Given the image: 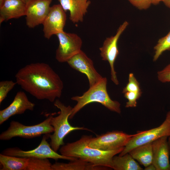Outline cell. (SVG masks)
<instances>
[{"instance_id":"obj_1","label":"cell","mask_w":170,"mask_h":170,"mask_svg":"<svg viewBox=\"0 0 170 170\" xmlns=\"http://www.w3.org/2000/svg\"><path fill=\"white\" fill-rule=\"evenodd\" d=\"M15 78L17 84L38 99L53 102L61 95L63 82L47 64L37 62L27 65L19 70Z\"/></svg>"},{"instance_id":"obj_2","label":"cell","mask_w":170,"mask_h":170,"mask_svg":"<svg viewBox=\"0 0 170 170\" xmlns=\"http://www.w3.org/2000/svg\"><path fill=\"white\" fill-rule=\"evenodd\" d=\"M92 137L91 135H84L76 141L62 145L59 150L60 154L83 159L95 166L112 169L113 157L120 153L124 147L110 151L92 148L88 145Z\"/></svg>"},{"instance_id":"obj_3","label":"cell","mask_w":170,"mask_h":170,"mask_svg":"<svg viewBox=\"0 0 170 170\" xmlns=\"http://www.w3.org/2000/svg\"><path fill=\"white\" fill-rule=\"evenodd\" d=\"M107 80L105 77L103 78L81 96H75L71 99L77 102L72 108V113L69 117L72 119L75 115L87 105L93 102L101 104L110 111L118 114L121 113V104L117 101L111 99L107 90Z\"/></svg>"},{"instance_id":"obj_4","label":"cell","mask_w":170,"mask_h":170,"mask_svg":"<svg viewBox=\"0 0 170 170\" xmlns=\"http://www.w3.org/2000/svg\"><path fill=\"white\" fill-rule=\"evenodd\" d=\"M54 105L60 111L58 116L53 117L52 116L50 123L54 128V133L48 134V135L50 139L49 144L51 147L57 152L60 146L64 145L65 137L71 132L76 130H91L84 127H74L70 125L68 119L72 111V108L71 106H65L58 99L54 101Z\"/></svg>"},{"instance_id":"obj_5","label":"cell","mask_w":170,"mask_h":170,"mask_svg":"<svg viewBox=\"0 0 170 170\" xmlns=\"http://www.w3.org/2000/svg\"><path fill=\"white\" fill-rule=\"evenodd\" d=\"M52 115H50L42 122L38 124L26 126L15 121H11L7 130L0 135V139L8 140L15 137L31 139L53 133L54 128L50 121Z\"/></svg>"},{"instance_id":"obj_6","label":"cell","mask_w":170,"mask_h":170,"mask_svg":"<svg viewBox=\"0 0 170 170\" xmlns=\"http://www.w3.org/2000/svg\"><path fill=\"white\" fill-rule=\"evenodd\" d=\"M164 136H170V111L167 113L164 122L159 127L148 130L138 131L119 156H123L137 147L151 143Z\"/></svg>"},{"instance_id":"obj_7","label":"cell","mask_w":170,"mask_h":170,"mask_svg":"<svg viewBox=\"0 0 170 170\" xmlns=\"http://www.w3.org/2000/svg\"><path fill=\"white\" fill-rule=\"evenodd\" d=\"M48 137V134H44L40 144L32 150L25 151L17 147L9 148L4 150L1 153L19 157L51 158L55 160L61 159L71 161L77 159L63 156L54 151L47 141Z\"/></svg>"},{"instance_id":"obj_8","label":"cell","mask_w":170,"mask_h":170,"mask_svg":"<svg viewBox=\"0 0 170 170\" xmlns=\"http://www.w3.org/2000/svg\"><path fill=\"white\" fill-rule=\"evenodd\" d=\"M135 134H129L119 131L108 132L92 137L88 145L92 148L102 150H115L125 147Z\"/></svg>"},{"instance_id":"obj_9","label":"cell","mask_w":170,"mask_h":170,"mask_svg":"<svg viewBox=\"0 0 170 170\" xmlns=\"http://www.w3.org/2000/svg\"><path fill=\"white\" fill-rule=\"evenodd\" d=\"M127 21H125L118 28L116 34L107 37L102 46L99 48L100 55L102 60L109 62L110 68L111 79L116 85L119 84L114 65L116 60L119 54L117 43L119 39L128 26Z\"/></svg>"},{"instance_id":"obj_10","label":"cell","mask_w":170,"mask_h":170,"mask_svg":"<svg viewBox=\"0 0 170 170\" xmlns=\"http://www.w3.org/2000/svg\"><path fill=\"white\" fill-rule=\"evenodd\" d=\"M59 45L56 51L55 58L59 62H66L81 50L82 42L81 37L74 33L65 31L56 35Z\"/></svg>"},{"instance_id":"obj_11","label":"cell","mask_w":170,"mask_h":170,"mask_svg":"<svg viewBox=\"0 0 170 170\" xmlns=\"http://www.w3.org/2000/svg\"><path fill=\"white\" fill-rule=\"evenodd\" d=\"M66 20L65 12L60 4L51 6L42 24L44 37L49 39L53 35L63 31Z\"/></svg>"},{"instance_id":"obj_12","label":"cell","mask_w":170,"mask_h":170,"mask_svg":"<svg viewBox=\"0 0 170 170\" xmlns=\"http://www.w3.org/2000/svg\"><path fill=\"white\" fill-rule=\"evenodd\" d=\"M67 62L71 68L87 76L89 87L98 83L103 77L95 69L92 60L82 50L70 58Z\"/></svg>"},{"instance_id":"obj_13","label":"cell","mask_w":170,"mask_h":170,"mask_svg":"<svg viewBox=\"0 0 170 170\" xmlns=\"http://www.w3.org/2000/svg\"><path fill=\"white\" fill-rule=\"evenodd\" d=\"M52 0H32L26 4V24L29 28L42 24L49 11Z\"/></svg>"},{"instance_id":"obj_14","label":"cell","mask_w":170,"mask_h":170,"mask_svg":"<svg viewBox=\"0 0 170 170\" xmlns=\"http://www.w3.org/2000/svg\"><path fill=\"white\" fill-rule=\"evenodd\" d=\"M35 106L34 103L29 100L24 92H18L11 104L0 111V124H2L12 116L22 114L27 110H33Z\"/></svg>"},{"instance_id":"obj_15","label":"cell","mask_w":170,"mask_h":170,"mask_svg":"<svg viewBox=\"0 0 170 170\" xmlns=\"http://www.w3.org/2000/svg\"><path fill=\"white\" fill-rule=\"evenodd\" d=\"M167 137H163L152 142V163L156 170H170V152Z\"/></svg>"},{"instance_id":"obj_16","label":"cell","mask_w":170,"mask_h":170,"mask_svg":"<svg viewBox=\"0 0 170 170\" xmlns=\"http://www.w3.org/2000/svg\"><path fill=\"white\" fill-rule=\"evenodd\" d=\"M65 12H69V19L73 23L82 22L91 3L89 0H58Z\"/></svg>"},{"instance_id":"obj_17","label":"cell","mask_w":170,"mask_h":170,"mask_svg":"<svg viewBox=\"0 0 170 170\" xmlns=\"http://www.w3.org/2000/svg\"><path fill=\"white\" fill-rule=\"evenodd\" d=\"M26 4L21 0H5L0 6V24L25 16Z\"/></svg>"},{"instance_id":"obj_18","label":"cell","mask_w":170,"mask_h":170,"mask_svg":"<svg viewBox=\"0 0 170 170\" xmlns=\"http://www.w3.org/2000/svg\"><path fill=\"white\" fill-rule=\"evenodd\" d=\"M68 163L56 162L52 164L53 170H103L108 167L97 166L84 160L77 158Z\"/></svg>"},{"instance_id":"obj_19","label":"cell","mask_w":170,"mask_h":170,"mask_svg":"<svg viewBox=\"0 0 170 170\" xmlns=\"http://www.w3.org/2000/svg\"><path fill=\"white\" fill-rule=\"evenodd\" d=\"M128 153L135 160L144 167L152 163V142L137 147L131 150Z\"/></svg>"},{"instance_id":"obj_20","label":"cell","mask_w":170,"mask_h":170,"mask_svg":"<svg viewBox=\"0 0 170 170\" xmlns=\"http://www.w3.org/2000/svg\"><path fill=\"white\" fill-rule=\"evenodd\" d=\"M28 158L0 154L1 170H26Z\"/></svg>"},{"instance_id":"obj_21","label":"cell","mask_w":170,"mask_h":170,"mask_svg":"<svg viewBox=\"0 0 170 170\" xmlns=\"http://www.w3.org/2000/svg\"><path fill=\"white\" fill-rule=\"evenodd\" d=\"M112 169L115 170L143 169L128 153L122 156H114L112 159Z\"/></svg>"},{"instance_id":"obj_22","label":"cell","mask_w":170,"mask_h":170,"mask_svg":"<svg viewBox=\"0 0 170 170\" xmlns=\"http://www.w3.org/2000/svg\"><path fill=\"white\" fill-rule=\"evenodd\" d=\"M48 158L29 157L26 170H53Z\"/></svg>"},{"instance_id":"obj_23","label":"cell","mask_w":170,"mask_h":170,"mask_svg":"<svg viewBox=\"0 0 170 170\" xmlns=\"http://www.w3.org/2000/svg\"><path fill=\"white\" fill-rule=\"evenodd\" d=\"M155 54L153 60L156 61L166 51L170 50V31L165 36L160 39L154 47Z\"/></svg>"},{"instance_id":"obj_24","label":"cell","mask_w":170,"mask_h":170,"mask_svg":"<svg viewBox=\"0 0 170 170\" xmlns=\"http://www.w3.org/2000/svg\"><path fill=\"white\" fill-rule=\"evenodd\" d=\"M16 82L12 80H5L0 82V104L6 97L8 93L14 88Z\"/></svg>"},{"instance_id":"obj_25","label":"cell","mask_w":170,"mask_h":170,"mask_svg":"<svg viewBox=\"0 0 170 170\" xmlns=\"http://www.w3.org/2000/svg\"><path fill=\"white\" fill-rule=\"evenodd\" d=\"M127 92H142L139 84L133 73L129 74L128 82L123 88L122 93H124Z\"/></svg>"},{"instance_id":"obj_26","label":"cell","mask_w":170,"mask_h":170,"mask_svg":"<svg viewBox=\"0 0 170 170\" xmlns=\"http://www.w3.org/2000/svg\"><path fill=\"white\" fill-rule=\"evenodd\" d=\"M142 93V92H127L124 93V97L128 100L126 103L125 107H136L137 104V101L141 96Z\"/></svg>"},{"instance_id":"obj_27","label":"cell","mask_w":170,"mask_h":170,"mask_svg":"<svg viewBox=\"0 0 170 170\" xmlns=\"http://www.w3.org/2000/svg\"><path fill=\"white\" fill-rule=\"evenodd\" d=\"M157 77L162 82H170V63L157 72Z\"/></svg>"},{"instance_id":"obj_28","label":"cell","mask_w":170,"mask_h":170,"mask_svg":"<svg viewBox=\"0 0 170 170\" xmlns=\"http://www.w3.org/2000/svg\"><path fill=\"white\" fill-rule=\"evenodd\" d=\"M134 6L139 10H146L152 4L150 0H128Z\"/></svg>"},{"instance_id":"obj_29","label":"cell","mask_w":170,"mask_h":170,"mask_svg":"<svg viewBox=\"0 0 170 170\" xmlns=\"http://www.w3.org/2000/svg\"><path fill=\"white\" fill-rule=\"evenodd\" d=\"M144 170H156V169L153 164H151L145 167Z\"/></svg>"},{"instance_id":"obj_30","label":"cell","mask_w":170,"mask_h":170,"mask_svg":"<svg viewBox=\"0 0 170 170\" xmlns=\"http://www.w3.org/2000/svg\"><path fill=\"white\" fill-rule=\"evenodd\" d=\"M162 2L167 7L170 8V0H162Z\"/></svg>"},{"instance_id":"obj_31","label":"cell","mask_w":170,"mask_h":170,"mask_svg":"<svg viewBox=\"0 0 170 170\" xmlns=\"http://www.w3.org/2000/svg\"><path fill=\"white\" fill-rule=\"evenodd\" d=\"M152 4L156 5L162 1V0H150Z\"/></svg>"},{"instance_id":"obj_32","label":"cell","mask_w":170,"mask_h":170,"mask_svg":"<svg viewBox=\"0 0 170 170\" xmlns=\"http://www.w3.org/2000/svg\"><path fill=\"white\" fill-rule=\"evenodd\" d=\"M168 142L169 145V152L170 154V136L169 137L168 139Z\"/></svg>"},{"instance_id":"obj_33","label":"cell","mask_w":170,"mask_h":170,"mask_svg":"<svg viewBox=\"0 0 170 170\" xmlns=\"http://www.w3.org/2000/svg\"><path fill=\"white\" fill-rule=\"evenodd\" d=\"M24 3L26 4L30 1L32 0H21Z\"/></svg>"},{"instance_id":"obj_34","label":"cell","mask_w":170,"mask_h":170,"mask_svg":"<svg viewBox=\"0 0 170 170\" xmlns=\"http://www.w3.org/2000/svg\"><path fill=\"white\" fill-rule=\"evenodd\" d=\"M5 0H0V6H1Z\"/></svg>"}]
</instances>
